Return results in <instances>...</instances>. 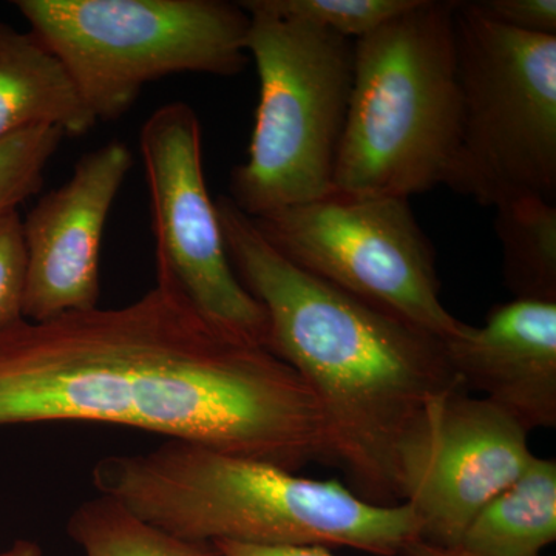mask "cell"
<instances>
[{"label": "cell", "instance_id": "obj_2", "mask_svg": "<svg viewBox=\"0 0 556 556\" xmlns=\"http://www.w3.org/2000/svg\"><path fill=\"white\" fill-rule=\"evenodd\" d=\"M215 206L232 268L268 316L266 348L317 399L328 464L368 503H407L445 399L466 388L444 342L289 262L229 197Z\"/></svg>", "mask_w": 556, "mask_h": 556}, {"label": "cell", "instance_id": "obj_3", "mask_svg": "<svg viewBox=\"0 0 556 556\" xmlns=\"http://www.w3.org/2000/svg\"><path fill=\"white\" fill-rule=\"evenodd\" d=\"M91 479L102 496L142 521L195 543L334 546L396 556L420 540L422 529L407 503L378 506L338 479L298 477L188 442L104 457Z\"/></svg>", "mask_w": 556, "mask_h": 556}, {"label": "cell", "instance_id": "obj_21", "mask_svg": "<svg viewBox=\"0 0 556 556\" xmlns=\"http://www.w3.org/2000/svg\"><path fill=\"white\" fill-rule=\"evenodd\" d=\"M214 556H334L324 546H257V544L215 541Z\"/></svg>", "mask_w": 556, "mask_h": 556}, {"label": "cell", "instance_id": "obj_23", "mask_svg": "<svg viewBox=\"0 0 556 556\" xmlns=\"http://www.w3.org/2000/svg\"><path fill=\"white\" fill-rule=\"evenodd\" d=\"M0 556H42V551L33 541L21 540L16 541L9 551L2 552Z\"/></svg>", "mask_w": 556, "mask_h": 556}, {"label": "cell", "instance_id": "obj_10", "mask_svg": "<svg viewBox=\"0 0 556 556\" xmlns=\"http://www.w3.org/2000/svg\"><path fill=\"white\" fill-rule=\"evenodd\" d=\"M131 166L130 149L110 141L86 153L68 181L22 219L25 320L97 308L105 223Z\"/></svg>", "mask_w": 556, "mask_h": 556}, {"label": "cell", "instance_id": "obj_9", "mask_svg": "<svg viewBox=\"0 0 556 556\" xmlns=\"http://www.w3.org/2000/svg\"><path fill=\"white\" fill-rule=\"evenodd\" d=\"M148 181L156 277L233 338L268 343V316L230 263L203 169V131L185 102L161 105L139 134ZM268 350V348H266Z\"/></svg>", "mask_w": 556, "mask_h": 556}, {"label": "cell", "instance_id": "obj_6", "mask_svg": "<svg viewBox=\"0 0 556 556\" xmlns=\"http://www.w3.org/2000/svg\"><path fill=\"white\" fill-rule=\"evenodd\" d=\"M98 121L126 115L153 80L233 76L247 67L251 17L225 0H17Z\"/></svg>", "mask_w": 556, "mask_h": 556}, {"label": "cell", "instance_id": "obj_4", "mask_svg": "<svg viewBox=\"0 0 556 556\" xmlns=\"http://www.w3.org/2000/svg\"><path fill=\"white\" fill-rule=\"evenodd\" d=\"M456 3L416 0L354 42L334 192L408 200L447 188L459 144Z\"/></svg>", "mask_w": 556, "mask_h": 556}, {"label": "cell", "instance_id": "obj_11", "mask_svg": "<svg viewBox=\"0 0 556 556\" xmlns=\"http://www.w3.org/2000/svg\"><path fill=\"white\" fill-rule=\"evenodd\" d=\"M529 433L514 417L466 388L450 394L430 455L407 504L420 519V541L459 546L479 511L535 459Z\"/></svg>", "mask_w": 556, "mask_h": 556}, {"label": "cell", "instance_id": "obj_14", "mask_svg": "<svg viewBox=\"0 0 556 556\" xmlns=\"http://www.w3.org/2000/svg\"><path fill=\"white\" fill-rule=\"evenodd\" d=\"M556 540V463L535 457L477 515L459 546L481 556H541Z\"/></svg>", "mask_w": 556, "mask_h": 556}, {"label": "cell", "instance_id": "obj_20", "mask_svg": "<svg viewBox=\"0 0 556 556\" xmlns=\"http://www.w3.org/2000/svg\"><path fill=\"white\" fill-rule=\"evenodd\" d=\"M475 5L511 30L556 36V0H478Z\"/></svg>", "mask_w": 556, "mask_h": 556}, {"label": "cell", "instance_id": "obj_16", "mask_svg": "<svg viewBox=\"0 0 556 556\" xmlns=\"http://www.w3.org/2000/svg\"><path fill=\"white\" fill-rule=\"evenodd\" d=\"M67 532L86 556H214L211 544L164 532L102 495L73 511Z\"/></svg>", "mask_w": 556, "mask_h": 556}, {"label": "cell", "instance_id": "obj_15", "mask_svg": "<svg viewBox=\"0 0 556 556\" xmlns=\"http://www.w3.org/2000/svg\"><path fill=\"white\" fill-rule=\"evenodd\" d=\"M503 276L515 299L556 303V206L529 195L495 207Z\"/></svg>", "mask_w": 556, "mask_h": 556}, {"label": "cell", "instance_id": "obj_18", "mask_svg": "<svg viewBox=\"0 0 556 556\" xmlns=\"http://www.w3.org/2000/svg\"><path fill=\"white\" fill-rule=\"evenodd\" d=\"M64 137L56 127L38 126L0 139V215L39 192Z\"/></svg>", "mask_w": 556, "mask_h": 556}, {"label": "cell", "instance_id": "obj_19", "mask_svg": "<svg viewBox=\"0 0 556 556\" xmlns=\"http://www.w3.org/2000/svg\"><path fill=\"white\" fill-rule=\"evenodd\" d=\"M25 248L20 212L0 215V331L24 318Z\"/></svg>", "mask_w": 556, "mask_h": 556}, {"label": "cell", "instance_id": "obj_13", "mask_svg": "<svg viewBox=\"0 0 556 556\" xmlns=\"http://www.w3.org/2000/svg\"><path fill=\"white\" fill-rule=\"evenodd\" d=\"M94 124L62 62L31 31L0 24V139L38 126L80 137Z\"/></svg>", "mask_w": 556, "mask_h": 556}, {"label": "cell", "instance_id": "obj_7", "mask_svg": "<svg viewBox=\"0 0 556 556\" xmlns=\"http://www.w3.org/2000/svg\"><path fill=\"white\" fill-rule=\"evenodd\" d=\"M459 144L447 188L496 207L556 197V36L511 30L457 2Z\"/></svg>", "mask_w": 556, "mask_h": 556}, {"label": "cell", "instance_id": "obj_17", "mask_svg": "<svg viewBox=\"0 0 556 556\" xmlns=\"http://www.w3.org/2000/svg\"><path fill=\"white\" fill-rule=\"evenodd\" d=\"M263 10L277 16L306 22L356 40L378 30L415 5L416 0H255Z\"/></svg>", "mask_w": 556, "mask_h": 556}, {"label": "cell", "instance_id": "obj_12", "mask_svg": "<svg viewBox=\"0 0 556 556\" xmlns=\"http://www.w3.org/2000/svg\"><path fill=\"white\" fill-rule=\"evenodd\" d=\"M463 386L481 391L527 433L556 427V303L515 299L482 327L442 340Z\"/></svg>", "mask_w": 556, "mask_h": 556}, {"label": "cell", "instance_id": "obj_1", "mask_svg": "<svg viewBox=\"0 0 556 556\" xmlns=\"http://www.w3.org/2000/svg\"><path fill=\"white\" fill-rule=\"evenodd\" d=\"M98 422L295 471L327 463L324 416L295 369L159 283L121 308L0 331V427Z\"/></svg>", "mask_w": 556, "mask_h": 556}, {"label": "cell", "instance_id": "obj_22", "mask_svg": "<svg viewBox=\"0 0 556 556\" xmlns=\"http://www.w3.org/2000/svg\"><path fill=\"white\" fill-rule=\"evenodd\" d=\"M407 556H481L473 554V552H468L466 548L460 546L455 547H444V546H434V544L424 543V541H416L412 546L405 551Z\"/></svg>", "mask_w": 556, "mask_h": 556}, {"label": "cell", "instance_id": "obj_8", "mask_svg": "<svg viewBox=\"0 0 556 556\" xmlns=\"http://www.w3.org/2000/svg\"><path fill=\"white\" fill-rule=\"evenodd\" d=\"M252 219L299 268L438 339L467 325L442 303L437 251L407 199L334 192Z\"/></svg>", "mask_w": 556, "mask_h": 556}, {"label": "cell", "instance_id": "obj_5", "mask_svg": "<svg viewBox=\"0 0 556 556\" xmlns=\"http://www.w3.org/2000/svg\"><path fill=\"white\" fill-rule=\"evenodd\" d=\"M247 50L260 98L248 160L230 174V195L258 218L334 193L336 161L354 79V42L306 22L277 16L255 0Z\"/></svg>", "mask_w": 556, "mask_h": 556}]
</instances>
